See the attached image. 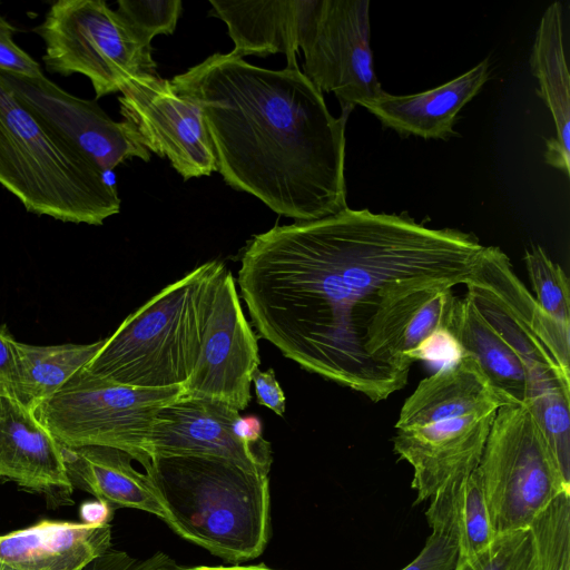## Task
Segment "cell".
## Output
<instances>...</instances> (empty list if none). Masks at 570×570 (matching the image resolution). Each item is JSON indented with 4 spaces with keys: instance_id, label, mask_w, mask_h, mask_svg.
I'll return each mask as SVG.
<instances>
[{
    "instance_id": "6da1fadb",
    "label": "cell",
    "mask_w": 570,
    "mask_h": 570,
    "mask_svg": "<svg viewBox=\"0 0 570 570\" xmlns=\"http://www.w3.org/2000/svg\"><path fill=\"white\" fill-rule=\"evenodd\" d=\"M484 245L407 213L345 209L276 225L246 244L237 283L261 337L304 370L373 402L402 390L407 317L432 289L469 279Z\"/></svg>"
},
{
    "instance_id": "7a4b0ae2",
    "label": "cell",
    "mask_w": 570,
    "mask_h": 570,
    "mask_svg": "<svg viewBox=\"0 0 570 570\" xmlns=\"http://www.w3.org/2000/svg\"><path fill=\"white\" fill-rule=\"evenodd\" d=\"M202 109L232 188L277 215L305 222L347 207L345 127L299 68H262L216 52L171 80Z\"/></svg>"
},
{
    "instance_id": "3957f363",
    "label": "cell",
    "mask_w": 570,
    "mask_h": 570,
    "mask_svg": "<svg viewBox=\"0 0 570 570\" xmlns=\"http://www.w3.org/2000/svg\"><path fill=\"white\" fill-rule=\"evenodd\" d=\"M464 285L450 333L505 405L550 382L570 386V326L539 306L500 247H484Z\"/></svg>"
},
{
    "instance_id": "277c9868",
    "label": "cell",
    "mask_w": 570,
    "mask_h": 570,
    "mask_svg": "<svg viewBox=\"0 0 570 570\" xmlns=\"http://www.w3.org/2000/svg\"><path fill=\"white\" fill-rule=\"evenodd\" d=\"M163 521L228 562L258 558L272 534L268 475L212 455L157 456L142 466Z\"/></svg>"
},
{
    "instance_id": "5b68a950",
    "label": "cell",
    "mask_w": 570,
    "mask_h": 570,
    "mask_svg": "<svg viewBox=\"0 0 570 570\" xmlns=\"http://www.w3.org/2000/svg\"><path fill=\"white\" fill-rule=\"evenodd\" d=\"M501 397L469 358L423 379L405 400L393 449L413 469L414 504L479 465Z\"/></svg>"
},
{
    "instance_id": "8992f818",
    "label": "cell",
    "mask_w": 570,
    "mask_h": 570,
    "mask_svg": "<svg viewBox=\"0 0 570 570\" xmlns=\"http://www.w3.org/2000/svg\"><path fill=\"white\" fill-rule=\"evenodd\" d=\"M226 269L222 262H206L164 287L105 338L85 370L140 389L183 385L198 361L214 296Z\"/></svg>"
},
{
    "instance_id": "52a82bcc",
    "label": "cell",
    "mask_w": 570,
    "mask_h": 570,
    "mask_svg": "<svg viewBox=\"0 0 570 570\" xmlns=\"http://www.w3.org/2000/svg\"><path fill=\"white\" fill-rule=\"evenodd\" d=\"M0 185L26 210L75 224L101 225L120 210L107 175L39 121L0 73Z\"/></svg>"
},
{
    "instance_id": "ba28073f",
    "label": "cell",
    "mask_w": 570,
    "mask_h": 570,
    "mask_svg": "<svg viewBox=\"0 0 570 570\" xmlns=\"http://www.w3.org/2000/svg\"><path fill=\"white\" fill-rule=\"evenodd\" d=\"M33 31L45 43L46 69L86 76L96 98L119 92L136 76L157 75L150 43L102 0L56 1Z\"/></svg>"
},
{
    "instance_id": "9c48e42d",
    "label": "cell",
    "mask_w": 570,
    "mask_h": 570,
    "mask_svg": "<svg viewBox=\"0 0 570 570\" xmlns=\"http://www.w3.org/2000/svg\"><path fill=\"white\" fill-rule=\"evenodd\" d=\"M181 385L140 389L76 372L56 393L40 402L35 414L66 446L102 445L122 450L142 466L156 413L176 401Z\"/></svg>"
},
{
    "instance_id": "30bf717a",
    "label": "cell",
    "mask_w": 570,
    "mask_h": 570,
    "mask_svg": "<svg viewBox=\"0 0 570 570\" xmlns=\"http://www.w3.org/2000/svg\"><path fill=\"white\" fill-rule=\"evenodd\" d=\"M497 534L525 530L568 482L525 404L498 409L478 465Z\"/></svg>"
},
{
    "instance_id": "8fae6325",
    "label": "cell",
    "mask_w": 570,
    "mask_h": 570,
    "mask_svg": "<svg viewBox=\"0 0 570 570\" xmlns=\"http://www.w3.org/2000/svg\"><path fill=\"white\" fill-rule=\"evenodd\" d=\"M370 39L368 0H313L299 41L303 72L322 92H333L342 110L384 92Z\"/></svg>"
},
{
    "instance_id": "7c38bea8",
    "label": "cell",
    "mask_w": 570,
    "mask_h": 570,
    "mask_svg": "<svg viewBox=\"0 0 570 570\" xmlns=\"http://www.w3.org/2000/svg\"><path fill=\"white\" fill-rule=\"evenodd\" d=\"M119 92L120 114L142 145L169 160L185 179L217 171V159L200 107L168 79L140 75Z\"/></svg>"
},
{
    "instance_id": "4fadbf2b",
    "label": "cell",
    "mask_w": 570,
    "mask_h": 570,
    "mask_svg": "<svg viewBox=\"0 0 570 570\" xmlns=\"http://www.w3.org/2000/svg\"><path fill=\"white\" fill-rule=\"evenodd\" d=\"M17 99L48 129L107 175L127 159H150L136 130L112 120L96 102L70 95L45 75L0 72Z\"/></svg>"
},
{
    "instance_id": "5bb4252c",
    "label": "cell",
    "mask_w": 570,
    "mask_h": 570,
    "mask_svg": "<svg viewBox=\"0 0 570 570\" xmlns=\"http://www.w3.org/2000/svg\"><path fill=\"white\" fill-rule=\"evenodd\" d=\"M259 363L257 336L245 318L235 278L226 269L214 296L198 361L181 385V396L245 410Z\"/></svg>"
},
{
    "instance_id": "9a60e30c",
    "label": "cell",
    "mask_w": 570,
    "mask_h": 570,
    "mask_svg": "<svg viewBox=\"0 0 570 570\" xmlns=\"http://www.w3.org/2000/svg\"><path fill=\"white\" fill-rule=\"evenodd\" d=\"M239 411L220 402L178 397L155 415L147 456L212 455L230 460L245 470L268 475L273 456L265 439L246 442L235 432Z\"/></svg>"
},
{
    "instance_id": "2e32d148",
    "label": "cell",
    "mask_w": 570,
    "mask_h": 570,
    "mask_svg": "<svg viewBox=\"0 0 570 570\" xmlns=\"http://www.w3.org/2000/svg\"><path fill=\"white\" fill-rule=\"evenodd\" d=\"M0 481L42 494L52 507L73 503L62 444L32 407L4 392H0Z\"/></svg>"
},
{
    "instance_id": "e0dca14e",
    "label": "cell",
    "mask_w": 570,
    "mask_h": 570,
    "mask_svg": "<svg viewBox=\"0 0 570 570\" xmlns=\"http://www.w3.org/2000/svg\"><path fill=\"white\" fill-rule=\"evenodd\" d=\"M489 76L490 63L485 59L433 89L402 96L384 91L361 107L402 136L448 139L456 135L453 126L459 111L476 96Z\"/></svg>"
},
{
    "instance_id": "ac0fdd59",
    "label": "cell",
    "mask_w": 570,
    "mask_h": 570,
    "mask_svg": "<svg viewBox=\"0 0 570 570\" xmlns=\"http://www.w3.org/2000/svg\"><path fill=\"white\" fill-rule=\"evenodd\" d=\"M110 546V523L41 520L0 535V562L14 570H82Z\"/></svg>"
},
{
    "instance_id": "d6986e66",
    "label": "cell",
    "mask_w": 570,
    "mask_h": 570,
    "mask_svg": "<svg viewBox=\"0 0 570 570\" xmlns=\"http://www.w3.org/2000/svg\"><path fill=\"white\" fill-rule=\"evenodd\" d=\"M213 16L222 19L234 42L233 55L284 53L286 67L297 68L302 30L313 0H209Z\"/></svg>"
},
{
    "instance_id": "ffe728a7",
    "label": "cell",
    "mask_w": 570,
    "mask_h": 570,
    "mask_svg": "<svg viewBox=\"0 0 570 570\" xmlns=\"http://www.w3.org/2000/svg\"><path fill=\"white\" fill-rule=\"evenodd\" d=\"M62 455L73 489L86 491L114 509L141 510L163 520V509L148 479L132 466L129 453L102 445H62Z\"/></svg>"
},
{
    "instance_id": "44dd1931",
    "label": "cell",
    "mask_w": 570,
    "mask_h": 570,
    "mask_svg": "<svg viewBox=\"0 0 570 570\" xmlns=\"http://www.w3.org/2000/svg\"><path fill=\"white\" fill-rule=\"evenodd\" d=\"M530 67L539 81V95L556 126V137L547 140L546 163L569 175L570 87L563 37V9L559 1L544 10L533 42Z\"/></svg>"
},
{
    "instance_id": "7402d4cb",
    "label": "cell",
    "mask_w": 570,
    "mask_h": 570,
    "mask_svg": "<svg viewBox=\"0 0 570 570\" xmlns=\"http://www.w3.org/2000/svg\"><path fill=\"white\" fill-rule=\"evenodd\" d=\"M425 517L431 530L455 540L460 560L481 553L497 537L478 468L435 492Z\"/></svg>"
},
{
    "instance_id": "603a6c76",
    "label": "cell",
    "mask_w": 570,
    "mask_h": 570,
    "mask_svg": "<svg viewBox=\"0 0 570 570\" xmlns=\"http://www.w3.org/2000/svg\"><path fill=\"white\" fill-rule=\"evenodd\" d=\"M105 338L89 344L38 346L16 342L20 385L17 399L36 406L56 393L100 351Z\"/></svg>"
},
{
    "instance_id": "cb8c5ba5",
    "label": "cell",
    "mask_w": 570,
    "mask_h": 570,
    "mask_svg": "<svg viewBox=\"0 0 570 570\" xmlns=\"http://www.w3.org/2000/svg\"><path fill=\"white\" fill-rule=\"evenodd\" d=\"M528 532L533 570H570V491L557 495Z\"/></svg>"
},
{
    "instance_id": "d4e9b609",
    "label": "cell",
    "mask_w": 570,
    "mask_h": 570,
    "mask_svg": "<svg viewBox=\"0 0 570 570\" xmlns=\"http://www.w3.org/2000/svg\"><path fill=\"white\" fill-rule=\"evenodd\" d=\"M524 404L541 429L563 478L570 482V387L559 382L549 383Z\"/></svg>"
},
{
    "instance_id": "484cf974",
    "label": "cell",
    "mask_w": 570,
    "mask_h": 570,
    "mask_svg": "<svg viewBox=\"0 0 570 570\" xmlns=\"http://www.w3.org/2000/svg\"><path fill=\"white\" fill-rule=\"evenodd\" d=\"M524 263L539 306L552 318L570 326L569 279L540 245L525 249Z\"/></svg>"
},
{
    "instance_id": "4316f807",
    "label": "cell",
    "mask_w": 570,
    "mask_h": 570,
    "mask_svg": "<svg viewBox=\"0 0 570 570\" xmlns=\"http://www.w3.org/2000/svg\"><path fill=\"white\" fill-rule=\"evenodd\" d=\"M454 570H533L528 529L497 534L481 553L459 559Z\"/></svg>"
},
{
    "instance_id": "83f0119b",
    "label": "cell",
    "mask_w": 570,
    "mask_h": 570,
    "mask_svg": "<svg viewBox=\"0 0 570 570\" xmlns=\"http://www.w3.org/2000/svg\"><path fill=\"white\" fill-rule=\"evenodd\" d=\"M117 11L147 43L157 35H171L183 11L180 0H119Z\"/></svg>"
},
{
    "instance_id": "f1b7e54d",
    "label": "cell",
    "mask_w": 570,
    "mask_h": 570,
    "mask_svg": "<svg viewBox=\"0 0 570 570\" xmlns=\"http://www.w3.org/2000/svg\"><path fill=\"white\" fill-rule=\"evenodd\" d=\"M458 560L455 540L432 530L419 554L401 570H454Z\"/></svg>"
},
{
    "instance_id": "f546056e",
    "label": "cell",
    "mask_w": 570,
    "mask_h": 570,
    "mask_svg": "<svg viewBox=\"0 0 570 570\" xmlns=\"http://www.w3.org/2000/svg\"><path fill=\"white\" fill-rule=\"evenodd\" d=\"M16 28L0 14V72L36 78L43 72L40 65L14 41Z\"/></svg>"
},
{
    "instance_id": "4dcf8cb0",
    "label": "cell",
    "mask_w": 570,
    "mask_h": 570,
    "mask_svg": "<svg viewBox=\"0 0 570 570\" xmlns=\"http://www.w3.org/2000/svg\"><path fill=\"white\" fill-rule=\"evenodd\" d=\"M174 560L164 552L137 559L125 551L108 549L90 561L82 570H167Z\"/></svg>"
},
{
    "instance_id": "1f68e13d",
    "label": "cell",
    "mask_w": 570,
    "mask_h": 570,
    "mask_svg": "<svg viewBox=\"0 0 570 570\" xmlns=\"http://www.w3.org/2000/svg\"><path fill=\"white\" fill-rule=\"evenodd\" d=\"M16 342L6 330L0 328V392L14 397L20 385Z\"/></svg>"
},
{
    "instance_id": "d6a6232c",
    "label": "cell",
    "mask_w": 570,
    "mask_h": 570,
    "mask_svg": "<svg viewBox=\"0 0 570 570\" xmlns=\"http://www.w3.org/2000/svg\"><path fill=\"white\" fill-rule=\"evenodd\" d=\"M255 386L257 402L282 416L285 413V394L276 380L273 368L261 371L257 368L252 379Z\"/></svg>"
},
{
    "instance_id": "836d02e7",
    "label": "cell",
    "mask_w": 570,
    "mask_h": 570,
    "mask_svg": "<svg viewBox=\"0 0 570 570\" xmlns=\"http://www.w3.org/2000/svg\"><path fill=\"white\" fill-rule=\"evenodd\" d=\"M114 508L106 501H87L80 505L79 513L82 522L91 524L110 523Z\"/></svg>"
},
{
    "instance_id": "e575fe53",
    "label": "cell",
    "mask_w": 570,
    "mask_h": 570,
    "mask_svg": "<svg viewBox=\"0 0 570 570\" xmlns=\"http://www.w3.org/2000/svg\"><path fill=\"white\" fill-rule=\"evenodd\" d=\"M235 432L239 439L246 442H258L264 439L262 422L253 415L245 417L240 415L235 423Z\"/></svg>"
},
{
    "instance_id": "d590c367",
    "label": "cell",
    "mask_w": 570,
    "mask_h": 570,
    "mask_svg": "<svg viewBox=\"0 0 570 570\" xmlns=\"http://www.w3.org/2000/svg\"><path fill=\"white\" fill-rule=\"evenodd\" d=\"M167 570H275L266 567L264 563L254 566H196V567H181L175 561L167 568Z\"/></svg>"
},
{
    "instance_id": "8d00e7d4",
    "label": "cell",
    "mask_w": 570,
    "mask_h": 570,
    "mask_svg": "<svg viewBox=\"0 0 570 570\" xmlns=\"http://www.w3.org/2000/svg\"><path fill=\"white\" fill-rule=\"evenodd\" d=\"M0 570H14V569H12V568H10L9 566H7V564H4V563L0 562Z\"/></svg>"
},
{
    "instance_id": "74e56055",
    "label": "cell",
    "mask_w": 570,
    "mask_h": 570,
    "mask_svg": "<svg viewBox=\"0 0 570 570\" xmlns=\"http://www.w3.org/2000/svg\"><path fill=\"white\" fill-rule=\"evenodd\" d=\"M0 4H1V2H0Z\"/></svg>"
}]
</instances>
